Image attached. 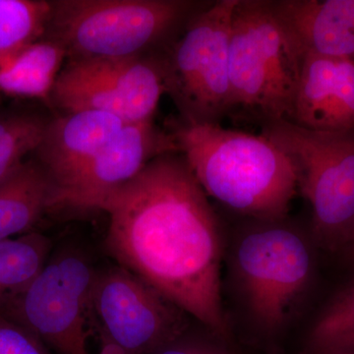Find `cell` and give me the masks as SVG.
Returning <instances> with one entry per match:
<instances>
[{
    "mask_svg": "<svg viewBox=\"0 0 354 354\" xmlns=\"http://www.w3.org/2000/svg\"><path fill=\"white\" fill-rule=\"evenodd\" d=\"M95 272L78 251H62L24 290L0 300V313L31 330L57 354H93L86 327L91 323Z\"/></svg>",
    "mask_w": 354,
    "mask_h": 354,
    "instance_id": "cell-7",
    "label": "cell"
},
{
    "mask_svg": "<svg viewBox=\"0 0 354 354\" xmlns=\"http://www.w3.org/2000/svg\"><path fill=\"white\" fill-rule=\"evenodd\" d=\"M304 55L274 0H239L228 51L230 116L261 125L290 121Z\"/></svg>",
    "mask_w": 354,
    "mask_h": 354,
    "instance_id": "cell-3",
    "label": "cell"
},
{
    "mask_svg": "<svg viewBox=\"0 0 354 354\" xmlns=\"http://www.w3.org/2000/svg\"><path fill=\"white\" fill-rule=\"evenodd\" d=\"M305 53L354 62V0H274Z\"/></svg>",
    "mask_w": 354,
    "mask_h": 354,
    "instance_id": "cell-14",
    "label": "cell"
},
{
    "mask_svg": "<svg viewBox=\"0 0 354 354\" xmlns=\"http://www.w3.org/2000/svg\"><path fill=\"white\" fill-rule=\"evenodd\" d=\"M261 134L295 165L319 245L346 248L354 234V131H316L283 120L262 125Z\"/></svg>",
    "mask_w": 354,
    "mask_h": 354,
    "instance_id": "cell-5",
    "label": "cell"
},
{
    "mask_svg": "<svg viewBox=\"0 0 354 354\" xmlns=\"http://www.w3.org/2000/svg\"><path fill=\"white\" fill-rule=\"evenodd\" d=\"M169 132L207 195L259 221L288 215L298 192L297 169L262 134L183 120Z\"/></svg>",
    "mask_w": 354,
    "mask_h": 354,
    "instance_id": "cell-2",
    "label": "cell"
},
{
    "mask_svg": "<svg viewBox=\"0 0 354 354\" xmlns=\"http://www.w3.org/2000/svg\"><path fill=\"white\" fill-rule=\"evenodd\" d=\"M167 93L164 53L71 60L60 70L50 100L67 113L99 111L127 124L153 120Z\"/></svg>",
    "mask_w": 354,
    "mask_h": 354,
    "instance_id": "cell-9",
    "label": "cell"
},
{
    "mask_svg": "<svg viewBox=\"0 0 354 354\" xmlns=\"http://www.w3.org/2000/svg\"><path fill=\"white\" fill-rule=\"evenodd\" d=\"M211 1L55 0L44 39L71 60L144 57L169 43Z\"/></svg>",
    "mask_w": 354,
    "mask_h": 354,
    "instance_id": "cell-4",
    "label": "cell"
},
{
    "mask_svg": "<svg viewBox=\"0 0 354 354\" xmlns=\"http://www.w3.org/2000/svg\"><path fill=\"white\" fill-rule=\"evenodd\" d=\"M178 152L171 133L153 120L130 123L109 140L68 188L57 195L51 209H97L109 193L143 171L151 160Z\"/></svg>",
    "mask_w": 354,
    "mask_h": 354,
    "instance_id": "cell-11",
    "label": "cell"
},
{
    "mask_svg": "<svg viewBox=\"0 0 354 354\" xmlns=\"http://www.w3.org/2000/svg\"><path fill=\"white\" fill-rule=\"evenodd\" d=\"M90 314L102 335V354H153L189 325L183 310L120 266L95 272Z\"/></svg>",
    "mask_w": 354,
    "mask_h": 354,
    "instance_id": "cell-8",
    "label": "cell"
},
{
    "mask_svg": "<svg viewBox=\"0 0 354 354\" xmlns=\"http://www.w3.org/2000/svg\"><path fill=\"white\" fill-rule=\"evenodd\" d=\"M51 14V1L0 0V55L41 41Z\"/></svg>",
    "mask_w": 354,
    "mask_h": 354,
    "instance_id": "cell-19",
    "label": "cell"
},
{
    "mask_svg": "<svg viewBox=\"0 0 354 354\" xmlns=\"http://www.w3.org/2000/svg\"><path fill=\"white\" fill-rule=\"evenodd\" d=\"M239 0L211 1L164 53L167 94L193 123H218L232 109L228 51Z\"/></svg>",
    "mask_w": 354,
    "mask_h": 354,
    "instance_id": "cell-6",
    "label": "cell"
},
{
    "mask_svg": "<svg viewBox=\"0 0 354 354\" xmlns=\"http://www.w3.org/2000/svg\"><path fill=\"white\" fill-rule=\"evenodd\" d=\"M127 124L118 116L99 111L67 113L48 121L36 153L53 184L51 202L71 185L102 147Z\"/></svg>",
    "mask_w": 354,
    "mask_h": 354,
    "instance_id": "cell-13",
    "label": "cell"
},
{
    "mask_svg": "<svg viewBox=\"0 0 354 354\" xmlns=\"http://www.w3.org/2000/svg\"><path fill=\"white\" fill-rule=\"evenodd\" d=\"M308 354H354V277L321 312L307 339Z\"/></svg>",
    "mask_w": 354,
    "mask_h": 354,
    "instance_id": "cell-18",
    "label": "cell"
},
{
    "mask_svg": "<svg viewBox=\"0 0 354 354\" xmlns=\"http://www.w3.org/2000/svg\"><path fill=\"white\" fill-rule=\"evenodd\" d=\"M53 184L39 162L29 160L0 183V241L29 234L50 209Z\"/></svg>",
    "mask_w": 354,
    "mask_h": 354,
    "instance_id": "cell-15",
    "label": "cell"
},
{
    "mask_svg": "<svg viewBox=\"0 0 354 354\" xmlns=\"http://www.w3.org/2000/svg\"><path fill=\"white\" fill-rule=\"evenodd\" d=\"M153 354H230L220 344L191 337L187 333L162 346Z\"/></svg>",
    "mask_w": 354,
    "mask_h": 354,
    "instance_id": "cell-22",
    "label": "cell"
},
{
    "mask_svg": "<svg viewBox=\"0 0 354 354\" xmlns=\"http://www.w3.org/2000/svg\"><path fill=\"white\" fill-rule=\"evenodd\" d=\"M283 221H262V227L242 237L235 253L249 309L268 330L283 325L312 274L311 252L304 236Z\"/></svg>",
    "mask_w": 354,
    "mask_h": 354,
    "instance_id": "cell-10",
    "label": "cell"
},
{
    "mask_svg": "<svg viewBox=\"0 0 354 354\" xmlns=\"http://www.w3.org/2000/svg\"><path fill=\"white\" fill-rule=\"evenodd\" d=\"M0 354H51L24 326L0 313Z\"/></svg>",
    "mask_w": 354,
    "mask_h": 354,
    "instance_id": "cell-21",
    "label": "cell"
},
{
    "mask_svg": "<svg viewBox=\"0 0 354 354\" xmlns=\"http://www.w3.org/2000/svg\"><path fill=\"white\" fill-rule=\"evenodd\" d=\"M346 250V255H348V259L351 261V262L354 264V234L353 239H351V241L348 242V245L344 248Z\"/></svg>",
    "mask_w": 354,
    "mask_h": 354,
    "instance_id": "cell-23",
    "label": "cell"
},
{
    "mask_svg": "<svg viewBox=\"0 0 354 354\" xmlns=\"http://www.w3.org/2000/svg\"><path fill=\"white\" fill-rule=\"evenodd\" d=\"M51 242L38 232L0 241V300L24 290L48 261Z\"/></svg>",
    "mask_w": 354,
    "mask_h": 354,
    "instance_id": "cell-17",
    "label": "cell"
},
{
    "mask_svg": "<svg viewBox=\"0 0 354 354\" xmlns=\"http://www.w3.org/2000/svg\"><path fill=\"white\" fill-rule=\"evenodd\" d=\"M97 209L109 215L106 247L118 266L214 334L227 337L220 223L180 153L153 158Z\"/></svg>",
    "mask_w": 354,
    "mask_h": 354,
    "instance_id": "cell-1",
    "label": "cell"
},
{
    "mask_svg": "<svg viewBox=\"0 0 354 354\" xmlns=\"http://www.w3.org/2000/svg\"><path fill=\"white\" fill-rule=\"evenodd\" d=\"M66 57L62 46L41 39L22 50L0 55V91L48 101Z\"/></svg>",
    "mask_w": 354,
    "mask_h": 354,
    "instance_id": "cell-16",
    "label": "cell"
},
{
    "mask_svg": "<svg viewBox=\"0 0 354 354\" xmlns=\"http://www.w3.org/2000/svg\"><path fill=\"white\" fill-rule=\"evenodd\" d=\"M48 122L29 114L0 118V183L24 164L28 153L36 152Z\"/></svg>",
    "mask_w": 354,
    "mask_h": 354,
    "instance_id": "cell-20",
    "label": "cell"
},
{
    "mask_svg": "<svg viewBox=\"0 0 354 354\" xmlns=\"http://www.w3.org/2000/svg\"><path fill=\"white\" fill-rule=\"evenodd\" d=\"M290 122L316 131H354V62L305 53Z\"/></svg>",
    "mask_w": 354,
    "mask_h": 354,
    "instance_id": "cell-12",
    "label": "cell"
}]
</instances>
